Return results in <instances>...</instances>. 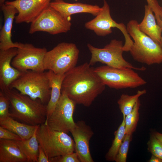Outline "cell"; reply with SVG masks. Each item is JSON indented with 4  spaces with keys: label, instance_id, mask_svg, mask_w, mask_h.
I'll use <instances>...</instances> for the list:
<instances>
[{
    "label": "cell",
    "instance_id": "1",
    "mask_svg": "<svg viewBox=\"0 0 162 162\" xmlns=\"http://www.w3.org/2000/svg\"><path fill=\"white\" fill-rule=\"evenodd\" d=\"M106 86L94 71V68L85 63L65 74L61 91L76 104L90 106L105 90Z\"/></svg>",
    "mask_w": 162,
    "mask_h": 162
},
{
    "label": "cell",
    "instance_id": "35",
    "mask_svg": "<svg viewBox=\"0 0 162 162\" xmlns=\"http://www.w3.org/2000/svg\"><path fill=\"white\" fill-rule=\"evenodd\" d=\"M6 0H0V4L4 3Z\"/></svg>",
    "mask_w": 162,
    "mask_h": 162
},
{
    "label": "cell",
    "instance_id": "16",
    "mask_svg": "<svg viewBox=\"0 0 162 162\" xmlns=\"http://www.w3.org/2000/svg\"><path fill=\"white\" fill-rule=\"evenodd\" d=\"M17 48L0 50V85L9 87L22 74L12 66L11 62L16 55Z\"/></svg>",
    "mask_w": 162,
    "mask_h": 162
},
{
    "label": "cell",
    "instance_id": "13",
    "mask_svg": "<svg viewBox=\"0 0 162 162\" xmlns=\"http://www.w3.org/2000/svg\"><path fill=\"white\" fill-rule=\"evenodd\" d=\"M51 0H15L6 1V4L14 6L17 10L15 16L17 24L33 22L50 4Z\"/></svg>",
    "mask_w": 162,
    "mask_h": 162
},
{
    "label": "cell",
    "instance_id": "4",
    "mask_svg": "<svg viewBox=\"0 0 162 162\" xmlns=\"http://www.w3.org/2000/svg\"><path fill=\"white\" fill-rule=\"evenodd\" d=\"M9 88L33 100L39 99L44 104H47L50 98L51 89L47 72L29 70L23 72Z\"/></svg>",
    "mask_w": 162,
    "mask_h": 162
},
{
    "label": "cell",
    "instance_id": "3",
    "mask_svg": "<svg viewBox=\"0 0 162 162\" xmlns=\"http://www.w3.org/2000/svg\"><path fill=\"white\" fill-rule=\"evenodd\" d=\"M138 22L130 20L126 28L134 40L129 51L133 58L138 62L147 65L162 62V47L139 29Z\"/></svg>",
    "mask_w": 162,
    "mask_h": 162
},
{
    "label": "cell",
    "instance_id": "31",
    "mask_svg": "<svg viewBox=\"0 0 162 162\" xmlns=\"http://www.w3.org/2000/svg\"><path fill=\"white\" fill-rule=\"evenodd\" d=\"M0 139L13 140H22L17 134L1 126H0Z\"/></svg>",
    "mask_w": 162,
    "mask_h": 162
},
{
    "label": "cell",
    "instance_id": "2",
    "mask_svg": "<svg viewBox=\"0 0 162 162\" xmlns=\"http://www.w3.org/2000/svg\"><path fill=\"white\" fill-rule=\"evenodd\" d=\"M0 88V91L10 102V117L33 125H40L45 122L47 116L46 106L40 101L33 100L15 89L1 85Z\"/></svg>",
    "mask_w": 162,
    "mask_h": 162
},
{
    "label": "cell",
    "instance_id": "14",
    "mask_svg": "<svg viewBox=\"0 0 162 162\" xmlns=\"http://www.w3.org/2000/svg\"><path fill=\"white\" fill-rule=\"evenodd\" d=\"M74 138L75 151L81 162H93L89 148V141L94 133L91 127L83 121L76 123L70 131Z\"/></svg>",
    "mask_w": 162,
    "mask_h": 162
},
{
    "label": "cell",
    "instance_id": "34",
    "mask_svg": "<svg viewBox=\"0 0 162 162\" xmlns=\"http://www.w3.org/2000/svg\"><path fill=\"white\" fill-rule=\"evenodd\" d=\"M154 134L155 137L162 143V134L158 132H156Z\"/></svg>",
    "mask_w": 162,
    "mask_h": 162
},
{
    "label": "cell",
    "instance_id": "36",
    "mask_svg": "<svg viewBox=\"0 0 162 162\" xmlns=\"http://www.w3.org/2000/svg\"><path fill=\"white\" fill-rule=\"evenodd\" d=\"M161 46L162 47V38H161Z\"/></svg>",
    "mask_w": 162,
    "mask_h": 162
},
{
    "label": "cell",
    "instance_id": "38",
    "mask_svg": "<svg viewBox=\"0 0 162 162\" xmlns=\"http://www.w3.org/2000/svg\"><path fill=\"white\" fill-rule=\"evenodd\" d=\"M75 0V1H77L78 0Z\"/></svg>",
    "mask_w": 162,
    "mask_h": 162
},
{
    "label": "cell",
    "instance_id": "17",
    "mask_svg": "<svg viewBox=\"0 0 162 162\" xmlns=\"http://www.w3.org/2000/svg\"><path fill=\"white\" fill-rule=\"evenodd\" d=\"M50 5L65 18L70 20L71 15L76 14L89 13L96 16L101 8L96 5L80 2L68 3L63 0H58L51 2Z\"/></svg>",
    "mask_w": 162,
    "mask_h": 162
},
{
    "label": "cell",
    "instance_id": "27",
    "mask_svg": "<svg viewBox=\"0 0 162 162\" xmlns=\"http://www.w3.org/2000/svg\"><path fill=\"white\" fill-rule=\"evenodd\" d=\"M148 149L153 155L162 160V143L152 135L149 142Z\"/></svg>",
    "mask_w": 162,
    "mask_h": 162
},
{
    "label": "cell",
    "instance_id": "21",
    "mask_svg": "<svg viewBox=\"0 0 162 162\" xmlns=\"http://www.w3.org/2000/svg\"><path fill=\"white\" fill-rule=\"evenodd\" d=\"M20 122L10 116L0 118V125L15 133L22 140L30 138L34 134L38 126Z\"/></svg>",
    "mask_w": 162,
    "mask_h": 162
},
{
    "label": "cell",
    "instance_id": "33",
    "mask_svg": "<svg viewBox=\"0 0 162 162\" xmlns=\"http://www.w3.org/2000/svg\"><path fill=\"white\" fill-rule=\"evenodd\" d=\"M148 161L149 162H162V160L152 155Z\"/></svg>",
    "mask_w": 162,
    "mask_h": 162
},
{
    "label": "cell",
    "instance_id": "22",
    "mask_svg": "<svg viewBox=\"0 0 162 162\" xmlns=\"http://www.w3.org/2000/svg\"><path fill=\"white\" fill-rule=\"evenodd\" d=\"M37 130L28 139L14 140L26 157L28 162H38L39 145L37 137Z\"/></svg>",
    "mask_w": 162,
    "mask_h": 162
},
{
    "label": "cell",
    "instance_id": "37",
    "mask_svg": "<svg viewBox=\"0 0 162 162\" xmlns=\"http://www.w3.org/2000/svg\"><path fill=\"white\" fill-rule=\"evenodd\" d=\"M53 0V1H56L58 0Z\"/></svg>",
    "mask_w": 162,
    "mask_h": 162
},
{
    "label": "cell",
    "instance_id": "23",
    "mask_svg": "<svg viewBox=\"0 0 162 162\" xmlns=\"http://www.w3.org/2000/svg\"><path fill=\"white\" fill-rule=\"evenodd\" d=\"M123 115L122 122L117 130L115 132L114 138L112 146L107 153L106 158L109 161H114L119 149L125 135V118Z\"/></svg>",
    "mask_w": 162,
    "mask_h": 162
},
{
    "label": "cell",
    "instance_id": "30",
    "mask_svg": "<svg viewBox=\"0 0 162 162\" xmlns=\"http://www.w3.org/2000/svg\"><path fill=\"white\" fill-rule=\"evenodd\" d=\"M50 162H80L78 155L75 152L49 158Z\"/></svg>",
    "mask_w": 162,
    "mask_h": 162
},
{
    "label": "cell",
    "instance_id": "11",
    "mask_svg": "<svg viewBox=\"0 0 162 162\" xmlns=\"http://www.w3.org/2000/svg\"><path fill=\"white\" fill-rule=\"evenodd\" d=\"M47 51L45 47L38 48L30 44L21 43L12 61L11 65L22 72L29 70L44 72V60Z\"/></svg>",
    "mask_w": 162,
    "mask_h": 162
},
{
    "label": "cell",
    "instance_id": "7",
    "mask_svg": "<svg viewBox=\"0 0 162 162\" xmlns=\"http://www.w3.org/2000/svg\"><path fill=\"white\" fill-rule=\"evenodd\" d=\"M122 41L116 39L112 40L103 48H97L88 44L87 46L91 54L89 64L92 66L99 62L115 68L145 70L146 69L145 67L134 66L124 59L123 56L124 51Z\"/></svg>",
    "mask_w": 162,
    "mask_h": 162
},
{
    "label": "cell",
    "instance_id": "18",
    "mask_svg": "<svg viewBox=\"0 0 162 162\" xmlns=\"http://www.w3.org/2000/svg\"><path fill=\"white\" fill-rule=\"evenodd\" d=\"M154 13L151 7L145 5L144 17L138 26L141 32L161 45L162 27L158 24Z\"/></svg>",
    "mask_w": 162,
    "mask_h": 162
},
{
    "label": "cell",
    "instance_id": "15",
    "mask_svg": "<svg viewBox=\"0 0 162 162\" xmlns=\"http://www.w3.org/2000/svg\"><path fill=\"white\" fill-rule=\"evenodd\" d=\"M4 16V24L0 32V50H5L12 48L19 47L21 43H14L11 40V30L15 15L18 11L14 6L0 4Z\"/></svg>",
    "mask_w": 162,
    "mask_h": 162
},
{
    "label": "cell",
    "instance_id": "28",
    "mask_svg": "<svg viewBox=\"0 0 162 162\" xmlns=\"http://www.w3.org/2000/svg\"><path fill=\"white\" fill-rule=\"evenodd\" d=\"M10 106V102L8 98L0 91V118L10 116L9 109Z\"/></svg>",
    "mask_w": 162,
    "mask_h": 162
},
{
    "label": "cell",
    "instance_id": "8",
    "mask_svg": "<svg viewBox=\"0 0 162 162\" xmlns=\"http://www.w3.org/2000/svg\"><path fill=\"white\" fill-rule=\"evenodd\" d=\"M94 71L103 83L111 88H133L146 84V81L131 68H119L106 65L94 68Z\"/></svg>",
    "mask_w": 162,
    "mask_h": 162
},
{
    "label": "cell",
    "instance_id": "25",
    "mask_svg": "<svg viewBox=\"0 0 162 162\" xmlns=\"http://www.w3.org/2000/svg\"><path fill=\"white\" fill-rule=\"evenodd\" d=\"M140 105L139 99L138 100L131 112L125 118V134H132L135 131L139 119V112Z\"/></svg>",
    "mask_w": 162,
    "mask_h": 162
},
{
    "label": "cell",
    "instance_id": "32",
    "mask_svg": "<svg viewBox=\"0 0 162 162\" xmlns=\"http://www.w3.org/2000/svg\"><path fill=\"white\" fill-rule=\"evenodd\" d=\"M38 162H50L49 159L47 157L42 148L39 145Z\"/></svg>",
    "mask_w": 162,
    "mask_h": 162
},
{
    "label": "cell",
    "instance_id": "10",
    "mask_svg": "<svg viewBox=\"0 0 162 162\" xmlns=\"http://www.w3.org/2000/svg\"><path fill=\"white\" fill-rule=\"evenodd\" d=\"M76 104L64 91L50 116L44 123L51 129L68 133L76 124L73 115Z\"/></svg>",
    "mask_w": 162,
    "mask_h": 162
},
{
    "label": "cell",
    "instance_id": "24",
    "mask_svg": "<svg viewBox=\"0 0 162 162\" xmlns=\"http://www.w3.org/2000/svg\"><path fill=\"white\" fill-rule=\"evenodd\" d=\"M146 92V89L138 90L136 94L132 95L123 94L117 101L119 108L123 115L125 116L133 109L139 98Z\"/></svg>",
    "mask_w": 162,
    "mask_h": 162
},
{
    "label": "cell",
    "instance_id": "9",
    "mask_svg": "<svg viewBox=\"0 0 162 162\" xmlns=\"http://www.w3.org/2000/svg\"><path fill=\"white\" fill-rule=\"evenodd\" d=\"M85 27L100 36H105L111 34L112 28H116L122 32L124 37V51H129L133 44V41L128 33L126 26L123 23H117L112 18L109 6L105 0H104L103 5L98 14L94 18L86 22Z\"/></svg>",
    "mask_w": 162,
    "mask_h": 162
},
{
    "label": "cell",
    "instance_id": "20",
    "mask_svg": "<svg viewBox=\"0 0 162 162\" xmlns=\"http://www.w3.org/2000/svg\"><path fill=\"white\" fill-rule=\"evenodd\" d=\"M47 74L51 88L50 100L46 105V119L50 116L58 101L61 94L62 85L65 74L55 73L49 70Z\"/></svg>",
    "mask_w": 162,
    "mask_h": 162
},
{
    "label": "cell",
    "instance_id": "29",
    "mask_svg": "<svg viewBox=\"0 0 162 162\" xmlns=\"http://www.w3.org/2000/svg\"><path fill=\"white\" fill-rule=\"evenodd\" d=\"M148 4L151 8L155 16L158 24L162 27V7L157 0H146Z\"/></svg>",
    "mask_w": 162,
    "mask_h": 162
},
{
    "label": "cell",
    "instance_id": "19",
    "mask_svg": "<svg viewBox=\"0 0 162 162\" xmlns=\"http://www.w3.org/2000/svg\"><path fill=\"white\" fill-rule=\"evenodd\" d=\"M27 162L14 140L0 139V162Z\"/></svg>",
    "mask_w": 162,
    "mask_h": 162
},
{
    "label": "cell",
    "instance_id": "12",
    "mask_svg": "<svg viewBox=\"0 0 162 162\" xmlns=\"http://www.w3.org/2000/svg\"><path fill=\"white\" fill-rule=\"evenodd\" d=\"M70 21L50 5L31 23L29 33L42 31L52 35L66 33L71 28Z\"/></svg>",
    "mask_w": 162,
    "mask_h": 162
},
{
    "label": "cell",
    "instance_id": "26",
    "mask_svg": "<svg viewBox=\"0 0 162 162\" xmlns=\"http://www.w3.org/2000/svg\"><path fill=\"white\" fill-rule=\"evenodd\" d=\"M132 134H125L122 142L119 149L114 161L116 162H126L130 143Z\"/></svg>",
    "mask_w": 162,
    "mask_h": 162
},
{
    "label": "cell",
    "instance_id": "6",
    "mask_svg": "<svg viewBox=\"0 0 162 162\" xmlns=\"http://www.w3.org/2000/svg\"><path fill=\"white\" fill-rule=\"evenodd\" d=\"M79 54V50L75 44L61 43L46 52L44 69L56 74H65L76 66Z\"/></svg>",
    "mask_w": 162,
    "mask_h": 162
},
{
    "label": "cell",
    "instance_id": "5",
    "mask_svg": "<svg viewBox=\"0 0 162 162\" xmlns=\"http://www.w3.org/2000/svg\"><path fill=\"white\" fill-rule=\"evenodd\" d=\"M36 135L49 159L75 151L74 142L67 133L53 130L45 123L39 125Z\"/></svg>",
    "mask_w": 162,
    "mask_h": 162
}]
</instances>
